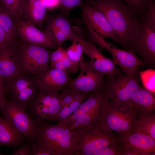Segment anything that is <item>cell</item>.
Instances as JSON below:
<instances>
[{
  "label": "cell",
  "mask_w": 155,
  "mask_h": 155,
  "mask_svg": "<svg viewBox=\"0 0 155 155\" xmlns=\"http://www.w3.org/2000/svg\"><path fill=\"white\" fill-rule=\"evenodd\" d=\"M136 34L128 47L147 64L155 66V2L150 0L145 11L140 15Z\"/></svg>",
  "instance_id": "cell-3"
},
{
  "label": "cell",
  "mask_w": 155,
  "mask_h": 155,
  "mask_svg": "<svg viewBox=\"0 0 155 155\" xmlns=\"http://www.w3.org/2000/svg\"><path fill=\"white\" fill-rule=\"evenodd\" d=\"M12 155H32L31 142H24L21 146L14 150Z\"/></svg>",
  "instance_id": "cell-36"
},
{
  "label": "cell",
  "mask_w": 155,
  "mask_h": 155,
  "mask_svg": "<svg viewBox=\"0 0 155 155\" xmlns=\"http://www.w3.org/2000/svg\"><path fill=\"white\" fill-rule=\"evenodd\" d=\"M0 27L9 35L18 39L14 20L0 5Z\"/></svg>",
  "instance_id": "cell-26"
},
{
  "label": "cell",
  "mask_w": 155,
  "mask_h": 155,
  "mask_svg": "<svg viewBox=\"0 0 155 155\" xmlns=\"http://www.w3.org/2000/svg\"><path fill=\"white\" fill-rule=\"evenodd\" d=\"M66 55L65 50L61 46H58L55 50L51 52L49 59L50 67L63 59Z\"/></svg>",
  "instance_id": "cell-34"
},
{
  "label": "cell",
  "mask_w": 155,
  "mask_h": 155,
  "mask_svg": "<svg viewBox=\"0 0 155 155\" xmlns=\"http://www.w3.org/2000/svg\"><path fill=\"white\" fill-rule=\"evenodd\" d=\"M79 68L78 76L71 79L65 87L85 94L101 91L105 75L96 70L90 61L81 60Z\"/></svg>",
  "instance_id": "cell-10"
},
{
  "label": "cell",
  "mask_w": 155,
  "mask_h": 155,
  "mask_svg": "<svg viewBox=\"0 0 155 155\" xmlns=\"http://www.w3.org/2000/svg\"><path fill=\"white\" fill-rule=\"evenodd\" d=\"M119 140L123 146L134 150L139 155H155V140L150 136L132 131L119 136Z\"/></svg>",
  "instance_id": "cell-19"
},
{
  "label": "cell",
  "mask_w": 155,
  "mask_h": 155,
  "mask_svg": "<svg viewBox=\"0 0 155 155\" xmlns=\"http://www.w3.org/2000/svg\"><path fill=\"white\" fill-rule=\"evenodd\" d=\"M137 117L131 100L119 105H111V108L101 122L106 127L121 136L133 130Z\"/></svg>",
  "instance_id": "cell-9"
},
{
  "label": "cell",
  "mask_w": 155,
  "mask_h": 155,
  "mask_svg": "<svg viewBox=\"0 0 155 155\" xmlns=\"http://www.w3.org/2000/svg\"><path fill=\"white\" fill-rule=\"evenodd\" d=\"M82 4V0H61L59 7L68 12L73 8Z\"/></svg>",
  "instance_id": "cell-35"
},
{
  "label": "cell",
  "mask_w": 155,
  "mask_h": 155,
  "mask_svg": "<svg viewBox=\"0 0 155 155\" xmlns=\"http://www.w3.org/2000/svg\"><path fill=\"white\" fill-rule=\"evenodd\" d=\"M24 0H0V5L15 20L21 19Z\"/></svg>",
  "instance_id": "cell-25"
},
{
  "label": "cell",
  "mask_w": 155,
  "mask_h": 155,
  "mask_svg": "<svg viewBox=\"0 0 155 155\" xmlns=\"http://www.w3.org/2000/svg\"><path fill=\"white\" fill-rule=\"evenodd\" d=\"M27 108L28 113L34 119L44 122L54 121L61 109L59 93L39 90Z\"/></svg>",
  "instance_id": "cell-11"
},
{
  "label": "cell",
  "mask_w": 155,
  "mask_h": 155,
  "mask_svg": "<svg viewBox=\"0 0 155 155\" xmlns=\"http://www.w3.org/2000/svg\"><path fill=\"white\" fill-rule=\"evenodd\" d=\"M140 80L139 74L133 76L121 74L113 78L106 76L101 91L111 105H122L131 101L132 96L138 88Z\"/></svg>",
  "instance_id": "cell-6"
},
{
  "label": "cell",
  "mask_w": 155,
  "mask_h": 155,
  "mask_svg": "<svg viewBox=\"0 0 155 155\" xmlns=\"http://www.w3.org/2000/svg\"><path fill=\"white\" fill-rule=\"evenodd\" d=\"M110 105L108 99L102 91L89 94L70 118L77 127H88L103 118Z\"/></svg>",
  "instance_id": "cell-5"
},
{
  "label": "cell",
  "mask_w": 155,
  "mask_h": 155,
  "mask_svg": "<svg viewBox=\"0 0 155 155\" xmlns=\"http://www.w3.org/2000/svg\"><path fill=\"white\" fill-rule=\"evenodd\" d=\"M27 139L9 123L0 113V146L16 148L21 146Z\"/></svg>",
  "instance_id": "cell-21"
},
{
  "label": "cell",
  "mask_w": 155,
  "mask_h": 155,
  "mask_svg": "<svg viewBox=\"0 0 155 155\" xmlns=\"http://www.w3.org/2000/svg\"><path fill=\"white\" fill-rule=\"evenodd\" d=\"M7 94L18 105L26 109L35 98L39 91L32 75H21L5 83Z\"/></svg>",
  "instance_id": "cell-13"
},
{
  "label": "cell",
  "mask_w": 155,
  "mask_h": 155,
  "mask_svg": "<svg viewBox=\"0 0 155 155\" xmlns=\"http://www.w3.org/2000/svg\"><path fill=\"white\" fill-rule=\"evenodd\" d=\"M46 9L43 0H24L22 19L30 21L35 25H40L45 19Z\"/></svg>",
  "instance_id": "cell-22"
},
{
  "label": "cell",
  "mask_w": 155,
  "mask_h": 155,
  "mask_svg": "<svg viewBox=\"0 0 155 155\" xmlns=\"http://www.w3.org/2000/svg\"><path fill=\"white\" fill-rule=\"evenodd\" d=\"M60 91L59 96L61 108L73 101L81 98L88 94H82L66 87Z\"/></svg>",
  "instance_id": "cell-30"
},
{
  "label": "cell",
  "mask_w": 155,
  "mask_h": 155,
  "mask_svg": "<svg viewBox=\"0 0 155 155\" xmlns=\"http://www.w3.org/2000/svg\"><path fill=\"white\" fill-rule=\"evenodd\" d=\"M50 67L51 68L67 70L69 72L74 73L78 70L79 64L72 62L66 55L63 59L56 62Z\"/></svg>",
  "instance_id": "cell-31"
},
{
  "label": "cell",
  "mask_w": 155,
  "mask_h": 155,
  "mask_svg": "<svg viewBox=\"0 0 155 155\" xmlns=\"http://www.w3.org/2000/svg\"><path fill=\"white\" fill-rule=\"evenodd\" d=\"M133 110L137 116L155 114V93L140 84L131 98Z\"/></svg>",
  "instance_id": "cell-20"
},
{
  "label": "cell",
  "mask_w": 155,
  "mask_h": 155,
  "mask_svg": "<svg viewBox=\"0 0 155 155\" xmlns=\"http://www.w3.org/2000/svg\"><path fill=\"white\" fill-rule=\"evenodd\" d=\"M132 131L150 136L155 140V114L137 116Z\"/></svg>",
  "instance_id": "cell-24"
},
{
  "label": "cell",
  "mask_w": 155,
  "mask_h": 155,
  "mask_svg": "<svg viewBox=\"0 0 155 155\" xmlns=\"http://www.w3.org/2000/svg\"><path fill=\"white\" fill-rule=\"evenodd\" d=\"M85 24L92 39L99 45L100 49H105L110 53L115 63L120 67L121 71L125 74L132 76L137 75L138 68L141 65H147L132 51L117 48L96 33L88 23Z\"/></svg>",
  "instance_id": "cell-8"
},
{
  "label": "cell",
  "mask_w": 155,
  "mask_h": 155,
  "mask_svg": "<svg viewBox=\"0 0 155 155\" xmlns=\"http://www.w3.org/2000/svg\"><path fill=\"white\" fill-rule=\"evenodd\" d=\"M89 2L104 14L121 44L127 48L140 24V17L135 9L122 0H94Z\"/></svg>",
  "instance_id": "cell-1"
},
{
  "label": "cell",
  "mask_w": 155,
  "mask_h": 155,
  "mask_svg": "<svg viewBox=\"0 0 155 155\" xmlns=\"http://www.w3.org/2000/svg\"><path fill=\"white\" fill-rule=\"evenodd\" d=\"M56 30L65 34L68 40L76 36L70 22L64 17L58 16L52 18L48 22L45 30Z\"/></svg>",
  "instance_id": "cell-23"
},
{
  "label": "cell",
  "mask_w": 155,
  "mask_h": 155,
  "mask_svg": "<svg viewBox=\"0 0 155 155\" xmlns=\"http://www.w3.org/2000/svg\"><path fill=\"white\" fill-rule=\"evenodd\" d=\"M17 46L21 66L22 75H33L50 69L51 52L46 48L24 43L18 39Z\"/></svg>",
  "instance_id": "cell-7"
},
{
  "label": "cell",
  "mask_w": 155,
  "mask_h": 155,
  "mask_svg": "<svg viewBox=\"0 0 155 155\" xmlns=\"http://www.w3.org/2000/svg\"><path fill=\"white\" fill-rule=\"evenodd\" d=\"M14 21L18 38L21 42L39 45L46 49H56L58 47L53 39L38 29L30 21L23 19Z\"/></svg>",
  "instance_id": "cell-14"
},
{
  "label": "cell",
  "mask_w": 155,
  "mask_h": 155,
  "mask_svg": "<svg viewBox=\"0 0 155 155\" xmlns=\"http://www.w3.org/2000/svg\"><path fill=\"white\" fill-rule=\"evenodd\" d=\"M17 41L0 50V75L5 83L22 75Z\"/></svg>",
  "instance_id": "cell-17"
},
{
  "label": "cell",
  "mask_w": 155,
  "mask_h": 155,
  "mask_svg": "<svg viewBox=\"0 0 155 155\" xmlns=\"http://www.w3.org/2000/svg\"><path fill=\"white\" fill-rule=\"evenodd\" d=\"M88 94L81 98L73 101L61 108L54 121L62 123L67 119L78 108L87 98Z\"/></svg>",
  "instance_id": "cell-27"
},
{
  "label": "cell",
  "mask_w": 155,
  "mask_h": 155,
  "mask_svg": "<svg viewBox=\"0 0 155 155\" xmlns=\"http://www.w3.org/2000/svg\"><path fill=\"white\" fill-rule=\"evenodd\" d=\"M25 110L11 98L0 106V113L5 119L31 142L35 133V122Z\"/></svg>",
  "instance_id": "cell-12"
},
{
  "label": "cell",
  "mask_w": 155,
  "mask_h": 155,
  "mask_svg": "<svg viewBox=\"0 0 155 155\" xmlns=\"http://www.w3.org/2000/svg\"><path fill=\"white\" fill-rule=\"evenodd\" d=\"M83 18L92 28L102 38H109L121 44V42L104 14L98 9L88 3L81 5Z\"/></svg>",
  "instance_id": "cell-16"
},
{
  "label": "cell",
  "mask_w": 155,
  "mask_h": 155,
  "mask_svg": "<svg viewBox=\"0 0 155 155\" xmlns=\"http://www.w3.org/2000/svg\"><path fill=\"white\" fill-rule=\"evenodd\" d=\"M140 80L142 86L147 90L155 92V70L149 69L138 71Z\"/></svg>",
  "instance_id": "cell-29"
},
{
  "label": "cell",
  "mask_w": 155,
  "mask_h": 155,
  "mask_svg": "<svg viewBox=\"0 0 155 155\" xmlns=\"http://www.w3.org/2000/svg\"><path fill=\"white\" fill-rule=\"evenodd\" d=\"M72 41V44L65 50L67 55L72 62L79 64V62L83 60V49L76 35Z\"/></svg>",
  "instance_id": "cell-28"
},
{
  "label": "cell",
  "mask_w": 155,
  "mask_h": 155,
  "mask_svg": "<svg viewBox=\"0 0 155 155\" xmlns=\"http://www.w3.org/2000/svg\"><path fill=\"white\" fill-rule=\"evenodd\" d=\"M32 76L39 90L45 92H58L65 87L71 79L67 70L51 68Z\"/></svg>",
  "instance_id": "cell-18"
},
{
  "label": "cell",
  "mask_w": 155,
  "mask_h": 155,
  "mask_svg": "<svg viewBox=\"0 0 155 155\" xmlns=\"http://www.w3.org/2000/svg\"><path fill=\"white\" fill-rule=\"evenodd\" d=\"M46 8L53 9L59 7L61 0H43Z\"/></svg>",
  "instance_id": "cell-37"
},
{
  "label": "cell",
  "mask_w": 155,
  "mask_h": 155,
  "mask_svg": "<svg viewBox=\"0 0 155 155\" xmlns=\"http://www.w3.org/2000/svg\"><path fill=\"white\" fill-rule=\"evenodd\" d=\"M121 155H139V154L134 150L128 147L123 146L121 144Z\"/></svg>",
  "instance_id": "cell-38"
},
{
  "label": "cell",
  "mask_w": 155,
  "mask_h": 155,
  "mask_svg": "<svg viewBox=\"0 0 155 155\" xmlns=\"http://www.w3.org/2000/svg\"><path fill=\"white\" fill-rule=\"evenodd\" d=\"M35 132L31 142L50 152L52 155H75L76 132L66 125L51 124L34 119Z\"/></svg>",
  "instance_id": "cell-2"
},
{
  "label": "cell",
  "mask_w": 155,
  "mask_h": 155,
  "mask_svg": "<svg viewBox=\"0 0 155 155\" xmlns=\"http://www.w3.org/2000/svg\"><path fill=\"white\" fill-rule=\"evenodd\" d=\"M18 40V39L9 35L0 27V50L16 42Z\"/></svg>",
  "instance_id": "cell-33"
},
{
  "label": "cell",
  "mask_w": 155,
  "mask_h": 155,
  "mask_svg": "<svg viewBox=\"0 0 155 155\" xmlns=\"http://www.w3.org/2000/svg\"><path fill=\"white\" fill-rule=\"evenodd\" d=\"M4 81L1 77L0 75V88L5 89V86L4 84Z\"/></svg>",
  "instance_id": "cell-40"
},
{
  "label": "cell",
  "mask_w": 155,
  "mask_h": 155,
  "mask_svg": "<svg viewBox=\"0 0 155 155\" xmlns=\"http://www.w3.org/2000/svg\"><path fill=\"white\" fill-rule=\"evenodd\" d=\"M76 37L81 44L84 52L89 57L94 67L105 76L113 78L121 74V70L116 66L113 60L103 55L91 42L83 37Z\"/></svg>",
  "instance_id": "cell-15"
},
{
  "label": "cell",
  "mask_w": 155,
  "mask_h": 155,
  "mask_svg": "<svg viewBox=\"0 0 155 155\" xmlns=\"http://www.w3.org/2000/svg\"><path fill=\"white\" fill-rule=\"evenodd\" d=\"M74 130L77 138L75 155H95L119 141V135L105 127L101 121L91 126Z\"/></svg>",
  "instance_id": "cell-4"
},
{
  "label": "cell",
  "mask_w": 155,
  "mask_h": 155,
  "mask_svg": "<svg viewBox=\"0 0 155 155\" xmlns=\"http://www.w3.org/2000/svg\"><path fill=\"white\" fill-rule=\"evenodd\" d=\"M6 94L5 89L0 88V106L7 101L5 96Z\"/></svg>",
  "instance_id": "cell-39"
},
{
  "label": "cell",
  "mask_w": 155,
  "mask_h": 155,
  "mask_svg": "<svg viewBox=\"0 0 155 155\" xmlns=\"http://www.w3.org/2000/svg\"><path fill=\"white\" fill-rule=\"evenodd\" d=\"M121 143L119 141L101 150L95 155H121Z\"/></svg>",
  "instance_id": "cell-32"
}]
</instances>
